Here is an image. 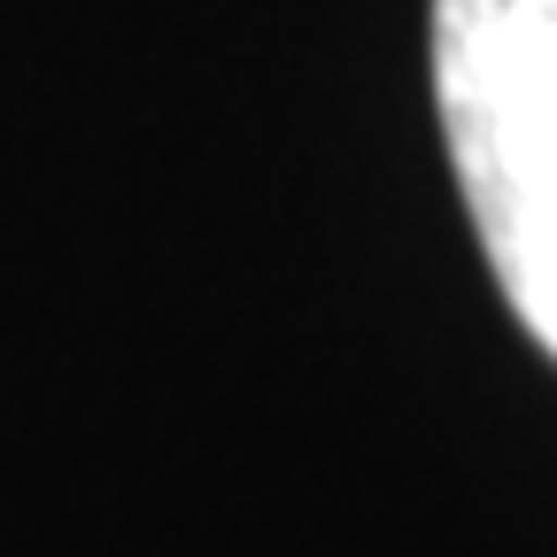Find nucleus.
<instances>
[{
	"label": "nucleus",
	"instance_id": "1",
	"mask_svg": "<svg viewBox=\"0 0 557 557\" xmlns=\"http://www.w3.org/2000/svg\"><path fill=\"white\" fill-rule=\"evenodd\" d=\"M434 94L480 248L557 357V0H434Z\"/></svg>",
	"mask_w": 557,
	"mask_h": 557
}]
</instances>
